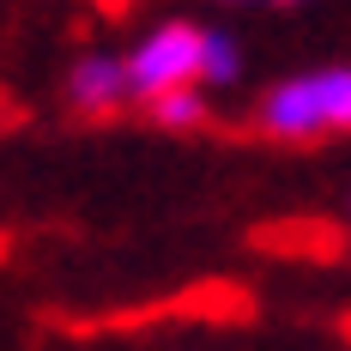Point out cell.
Masks as SVG:
<instances>
[{"label": "cell", "instance_id": "1", "mask_svg": "<svg viewBox=\"0 0 351 351\" xmlns=\"http://www.w3.org/2000/svg\"><path fill=\"white\" fill-rule=\"evenodd\" d=\"M261 128L279 140H321V134H351V67H315L273 85L261 97Z\"/></svg>", "mask_w": 351, "mask_h": 351}, {"label": "cell", "instance_id": "2", "mask_svg": "<svg viewBox=\"0 0 351 351\" xmlns=\"http://www.w3.org/2000/svg\"><path fill=\"white\" fill-rule=\"evenodd\" d=\"M200 25L188 19H170L158 31H145L134 49H128V91L134 97H164V91H182V85H200Z\"/></svg>", "mask_w": 351, "mask_h": 351}, {"label": "cell", "instance_id": "3", "mask_svg": "<svg viewBox=\"0 0 351 351\" xmlns=\"http://www.w3.org/2000/svg\"><path fill=\"white\" fill-rule=\"evenodd\" d=\"M134 97L128 91V67L121 55H79L67 73V104L85 109V115H104V109H121Z\"/></svg>", "mask_w": 351, "mask_h": 351}, {"label": "cell", "instance_id": "4", "mask_svg": "<svg viewBox=\"0 0 351 351\" xmlns=\"http://www.w3.org/2000/svg\"><path fill=\"white\" fill-rule=\"evenodd\" d=\"M237 79H243V49H237V36L206 31L200 36V85H237Z\"/></svg>", "mask_w": 351, "mask_h": 351}, {"label": "cell", "instance_id": "5", "mask_svg": "<svg viewBox=\"0 0 351 351\" xmlns=\"http://www.w3.org/2000/svg\"><path fill=\"white\" fill-rule=\"evenodd\" d=\"M152 121H158V128H200V121H206V97H200V85H182V91L152 97Z\"/></svg>", "mask_w": 351, "mask_h": 351}, {"label": "cell", "instance_id": "6", "mask_svg": "<svg viewBox=\"0 0 351 351\" xmlns=\"http://www.w3.org/2000/svg\"><path fill=\"white\" fill-rule=\"evenodd\" d=\"M279 6H303V0H279Z\"/></svg>", "mask_w": 351, "mask_h": 351}]
</instances>
